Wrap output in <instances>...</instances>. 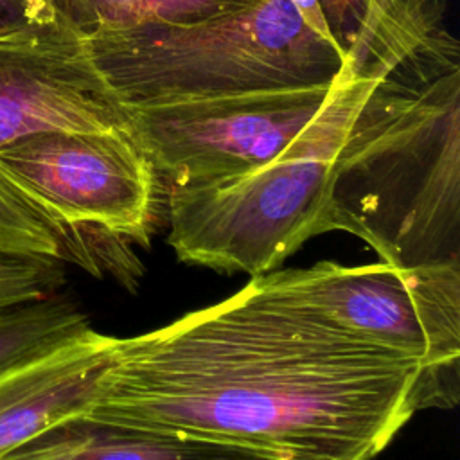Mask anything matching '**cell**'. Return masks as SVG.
<instances>
[{
	"label": "cell",
	"mask_w": 460,
	"mask_h": 460,
	"mask_svg": "<svg viewBox=\"0 0 460 460\" xmlns=\"http://www.w3.org/2000/svg\"><path fill=\"white\" fill-rule=\"evenodd\" d=\"M458 388L264 293L232 296L165 327L117 338L84 413L264 460H372L424 408Z\"/></svg>",
	"instance_id": "6da1fadb"
},
{
	"label": "cell",
	"mask_w": 460,
	"mask_h": 460,
	"mask_svg": "<svg viewBox=\"0 0 460 460\" xmlns=\"http://www.w3.org/2000/svg\"><path fill=\"white\" fill-rule=\"evenodd\" d=\"M458 56L381 81L338 151L332 230L401 266L460 264Z\"/></svg>",
	"instance_id": "7a4b0ae2"
},
{
	"label": "cell",
	"mask_w": 460,
	"mask_h": 460,
	"mask_svg": "<svg viewBox=\"0 0 460 460\" xmlns=\"http://www.w3.org/2000/svg\"><path fill=\"white\" fill-rule=\"evenodd\" d=\"M383 79L341 83L322 115L271 162L167 187V243L183 262L250 277L277 270L331 225L332 169L350 126Z\"/></svg>",
	"instance_id": "3957f363"
},
{
	"label": "cell",
	"mask_w": 460,
	"mask_h": 460,
	"mask_svg": "<svg viewBox=\"0 0 460 460\" xmlns=\"http://www.w3.org/2000/svg\"><path fill=\"white\" fill-rule=\"evenodd\" d=\"M120 104L307 86L336 79L345 54L316 34L289 0L181 27L88 34Z\"/></svg>",
	"instance_id": "277c9868"
},
{
	"label": "cell",
	"mask_w": 460,
	"mask_h": 460,
	"mask_svg": "<svg viewBox=\"0 0 460 460\" xmlns=\"http://www.w3.org/2000/svg\"><path fill=\"white\" fill-rule=\"evenodd\" d=\"M252 279L273 298L411 358L458 388L460 264L401 268L383 261L365 266L322 261Z\"/></svg>",
	"instance_id": "5b68a950"
},
{
	"label": "cell",
	"mask_w": 460,
	"mask_h": 460,
	"mask_svg": "<svg viewBox=\"0 0 460 460\" xmlns=\"http://www.w3.org/2000/svg\"><path fill=\"white\" fill-rule=\"evenodd\" d=\"M343 72L320 84L122 104L126 131L165 187L261 167L288 149L332 101Z\"/></svg>",
	"instance_id": "8992f818"
},
{
	"label": "cell",
	"mask_w": 460,
	"mask_h": 460,
	"mask_svg": "<svg viewBox=\"0 0 460 460\" xmlns=\"http://www.w3.org/2000/svg\"><path fill=\"white\" fill-rule=\"evenodd\" d=\"M0 174L63 237L149 239L158 176L128 131H54L0 149Z\"/></svg>",
	"instance_id": "52a82bcc"
},
{
	"label": "cell",
	"mask_w": 460,
	"mask_h": 460,
	"mask_svg": "<svg viewBox=\"0 0 460 460\" xmlns=\"http://www.w3.org/2000/svg\"><path fill=\"white\" fill-rule=\"evenodd\" d=\"M54 131H126L88 34L61 13L0 38V149Z\"/></svg>",
	"instance_id": "ba28073f"
},
{
	"label": "cell",
	"mask_w": 460,
	"mask_h": 460,
	"mask_svg": "<svg viewBox=\"0 0 460 460\" xmlns=\"http://www.w3.org/2000/svg\"><path fill=\"white\" fill-rule=\"evenodd\" d=\"M115 341V336L86 327L0 372V460L59 420L92 408Z\"/></svg>",
	"instance_id": "9c48e42d"
},
{
	"label": "cell",
	"mask_w": 460,
	"mask_h": 460,
	"mask_svg": "<svg viewBox=\"0 0 460 460\" xmlns=\"http://www.w3.org/2000/svg\"><path fill=\"white\" fill-rule=\"evenodd\" d=\"M2 460H264L253 453L178 438L84 413L50 426Z\"/></svg>",
	"instance_id": "30bf717a"
},
{
	"label": "cell",
	"mask_w": 460,
	"mask_h": 460,
	"mask_svg": "<svg viewBox=\"0 0 460 460\" xmlns=\"http://www.w3.org/2000/svg\"><path fill=\"white\" fill-rule=\"evenodd\" d=\"M447 0H372L359 36L347 54L354 77L388 79L442 49Z\"/></svg>",
	"instance_id": "8fae6325"
},
{
	"label": "cell",
	"mask_w": 460,
	"mask_h": 460,
	"mask_svg": "<svg viewBox=\"0 0 460 460\" xmlns=\"http://www.w3.org/2000/svg\"><path fill=\"white\" fill-rule=\"evenodd\" d=\"M90 327L88 318L63 295L0 311V372L27 361Z\"/></svg>",
	"instance_id": "7c38bea8"
},
{
	"label": "cell",
	"mask_w": 460,
	"mask_h": 460,
	"mask_svg": "<svg viewBox=\"0 0 460 460\" xmlns=\"http://www.w3.org/2000/svg\"><path fill=\"white\" fill-rule=\"evenodd\" d=\"M0 252L65 259L63 234L0 174Z\"/></svg>",
	"instance_id": "4fadbf2b"
},
{
	"label": "cell",
	"mask_w": 460,
	"mask_h": 460,
	"mask_svg": "<svg viewBox=\"0 0 460 460\" xmlns=\"http://www.w3.org/2000/svg\"><path fill=\"white\" fill-rule=\"evenodd\" d=\"M63 259L0 252V311L58 293L65 282Z\"/></svg>",
	"instance_id": "5bb4252c"
},
{
	"label": "cell",
	"mask_w": 460,
	"mask_h": 460,
	"mask_svg": "<svg viewBox=\"0 0 460 460\" xmlns=\"http://www.w3.org/2000/svg\"><path fill=\"white\" fill-rule=\"evenodd\" d=\"M261 0H138L133 27H181L253 7ZM129 29V27H128Z\"/></svg>",
	"instance_id": "9a60e30c"
},
{
	"label": "cell",
	"mask_w": 460,
	"mask_h": 460,
	"mask_svg": "<svg viewBox=\"0 0 460 460\" xmlns=\"http://www.w3.org/2000/svg\"><path fill=\"white\" fill-rule=\"evenodd\" d=\"M56 9L86 34L135 25L138 0H52Z\"/></svg>",
	"instance_id": "2e32d148"
},
{
	"label": "cell",
	"mask_w": 460,
	"mask_h": 460,
	"mask_svg": "<svg viewBox=\"0 0 460 460\" xmlns=\"http://www.w3.org/2000/svg\"><path fill=\"white\" fill-rule=\"evenodd\" d=\"M372 0H320L331 36L345 54L354 47Z\"/></svg>",
	"instance_id": "e0dca14e"
},
{
	"label": "cell",
	"mask_w": 460,
	"mask_h": 460,
	"mask_svg": "<svg viewBox=\"0 0 460 460\" xmlns=\"http://www.w3.org/2000/svg\"><path fill=\"white\" fill-rule=\"evenodd\" d=\"M52 0H0V38L56 16Z\"/></svg>",
	"instance_id": "ac0fdd59"
}]
</instances>
